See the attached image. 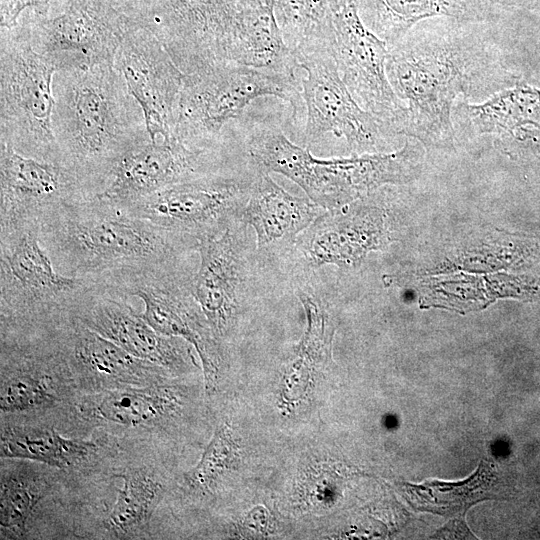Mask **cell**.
I'll use <instances>...</instances> for the list:
<instances>
[{
	"label": "cell",
	"instance_id": "6da1fadb",
	"mask_svg": "<svg viewBox=\"0 0 540 540\" xmlns=\"http://www.w3.org/2000/svg\"><path fill=\"white\" fill-rule=\"evenodd\" d=\"M425 21L388 48L386 74L406 107L401 135L448 147L455 138L457 98L488 99L518 80L496 44L475 28L480 23L446 17Z\"/></svg>",
	"mask_w": 540,
	"mask_h": 540
},
{
	"label": "cell",
	"instance_id": "7a4b0ae2",
	"mask_svg": "<svg viewBox=\"0 0 540 540\" xmlns=\"http://www.w3.org/2000/svg\"><path fill=\"white\" fill-rule=\"evenodd\" d=\"M52 87L60 162L98 194L121 158L150 139L144 113L112 62L57 70Z\"/></svg>",
	"mask_w": 540,
	"mask_h": 540
},
{
	"label": "cell",
	"instance_id": "3957f363",
	"mask_svg": "<svg viewBox=\"0 0 540 540\" xmlns=\"http://www.w3.org/2000/svg\"><path fill=\"white\" fill-rule=\"evenodd\" d=\"M40 242L60 273L101 281L181 263L195 243L94 195L66 203L39 223Z\"/></svg>",
	"mask_w": 540,
	"mask_h": 540
},
{
	"label": "cell",
	"instance_id": "277c9868",
	"mask_svg": "<svg viewBox=\"0 0 540 540\" xmlns=\"http://www.w3.org/2000/svg\"><path fill=\"white\" fill-rule=\"evenodd\" d=\"M264 96L287 101L294 119L304 105L296 72L229 64L185 74L173 136L193 149L227 153V126Z\"/></svg>",
	"mask_w": 540,
	"mask_h": 540
},
{
	"label": "cell",
	"instance_id": "5b68a950",
	"mask_svg": "<svg viewBox=\"0 0 540 540\" xmlns=\"http://www.w3.org/2000/svg\"><path fill=\"white\" fill-rule=\"evenodd\" d=\"M96 282L56 270L40 242L39 224L0 229V304L4 325L34 327L63 319Z\"/></svg>",
	"mask_w": 540,
	"mask_h": 540
},
{
	"label": "cell",
	"instance_id": "8992f818",
	"mask_svg": "<svg viewBox=\"0 0 540 540\" xmlns=\"http://www.w3.org/2000/svg\"><path fill=\"white\" fill-rule=\"evenodd\" d=\"M56 71L20 27L1 29L0 142L24 156L61 164L52 124Z\"/></svg>",
	"mask_w": 540,
	"mask_h": 540
},
{
	"label": "cell",
	"instance_id": "52a82bcc",
	"mask_svg": "<svg viewBox=\"0 0 540 540\" xmlns=\"http://www.w3.org/2000/svg\"><path fill=\"white\" fill-rule=\"evenodd\" d=\"M259 0H119L152 32L184 74L229 65L235 25Z\"/></svg>",
	"mask_w": 540,
	"mask_h": 540
},
{
	"label": "cell",
	"instance_id": "ba28073f",
	"mask_svg": "<svg viewBox=\"0 0 540 540\" xmlns=\"http://www.w3.org/2000/svg\"><path fill=\"white\" fill-rule=\"evenodd\" d=\"M256 174L244 177L226 166L124 207L198 245L203 239L221 234L239 219Z\"/></svg>",
	"mask_w": 540,
	"mask_h": 540
},
{
	"label": "cell",
	"instance_id": "9c48e42d",
	"mask_svg": "<svg viewBox=\"0 0 540 540\" xmlns=\"http://www.w3.org/2000/svg\"><path fill=\"white\" fill-rule=\"evenodd\" d=\"M192 275L179 263L118 274L98 282L128 298H140L144 304L142 316L157 332L190 343L202 361L207 390H212L219 371V348L191 294Z\"/></svg>",
	"mask_w": 540,
	"mask_h": 540
},
{
	"label": "cell",
	"instance_id": "30bf717a",
	"mask_svg": "<svg viewBox=\"0 0 540 540\" xmlns=\"http://www.w3.org/2000/svg\"><path fill=\"white\" fill-rule=\"evenodd\" d=\"M136 23L117 0H61L51 16L17 27L60 70L113 63L125 34Z\"/></svg>",
	"mask_w": 540,
	"mask_h": 540
},
{
	"label": "cell",
	"instance_id": "8fae6325",
	"mask_svg": "<svg viewBox=\"0 0 540 540\" xmlns=\"http://www.w3.org/2000/svg\"><path fill=\"white\" fill-rule=\"evenodd\" d=\"M306 75L300 79L306 108V147L327 133L343 137L352 155L378 153L395 136L391 128L363 109L343 82L332 49L297 59Z\"/></svg>",
	"mask_w": 540,
	"mask_h": 540
},
{
	"label": "cell",
	"instance_id": "7c38bea8",
	"mask_svg": "<svg viewBox=\"0 0 540 540\" xmlns=\"http://www.w3.org/2000/svg\"><path fill=\"white\" fill-rule=\"evenodd\" d=\"M418 173L414 149L405 144L396 152L366 153L349 158L320 159L298 147L285 177L296 183L325 210L341 208L389 183L408 181Z\"/></svg>",
	"mask_w": 540,
	"mask_h": 540
},
{
	"label": "cell",
	"instance_id": "4fadbf2b",
	"mask_svg": "<svg viewBox=\"0 0 540 540\" xmlns=\"http://www.w3.org/2000/svg\"><path fill=\"white\" fill-rule=\"evenodd\" d=\"M332 48L340 76L355 100L401 135L406 107L386 74L388 46L364 24L356 0H346L335 13Z\"/></svg>",
	"mask_w": 540,
	"mask_h": 540
},
{
	"label": "cell",
	"instance_id": "5bb4252c",
	"mask_svg": "<svg viewBox=\"0 0 540 540\" xmlns=\"http://www.w3.org/2000/svg\"><path fill=\"white\" fill-rule=\"evenodd\" d=\"M113 64L144 113L150 139L174 137L185 74L157 37L136 23L125 34Z\"/></svg>",
	"mask_w": 540,
	"mask_h": 540
},
{
	"label": "cell",
	"instance_id": "9a60e30c",
	"mask_svg": "<svg viewBox=\"0 0 540 540\" xmlns=\"http://www.w3.org/2000/svg\"><path fill=\"white\" fill-rule=\"evenodd\" d=\"M227 153L190 148L175 137L151 139L127 152L96 194L125 206L169 186L227 166Z\"/></svg>",
	"mask_w": 540,
	"mask_h": 540
},
{
	"label": "cell",
	"instance_id": "2e32d148",
	"mask_svg": "<svg viewBox=\"0 0 540 540\" xmlns=\"http://www.w3.org/2000/svg\"><path fill=\"white\" fill-rule=\"evenodd\" d=\"M89 193L66 166L24 156L0 142V229L39 224Z\"/></svg>",
	"mask_w": 540,
	"mask_h": 540
},
{
	"label": "cell",
	"instance_id": "e0dca14e",
	"mask_svg": "<svg viewBox=\"0 0 540 540\" xmlns=\"http://www.w3.org/2000/svg\"><path fill=\"white\" fill-rule=\"evenodd\" d=\"M128 299L97 281L71 316L140 360L169 370L187 367L191 358L178 337L157 332Z\"/></svg>",
	"mask_w": 540,
	"mask_h": 540
},
{
	"label": "cell",
	"instance_id": "ac0fdd59",
	"mask_svg": "<svg viewBox=\"0 0 540 540\" xmlns=\"http://www.w3.org/2000/svg\"><path fill=\"white\" fill-rule=\"evenodd\" d=\"M236 229L232 224L221 234L198 242L200 262L189 283L215 336L231 328L244 296V258Z\"/></svg>",
	"mask_w": 540,
	"mask_h": 540
},
{
	"label": "cell",
	"instance_id": "d6986e66",
	"mask_svg": "<svg viewBox=\"0 0 540 540\" xmlns=\"http://www.w3.org/2000/svg\"><path fill=\"white\" fill-rule=\"evenodd\" d=\"M381 211L374 207L326 210L300 234L298 249L309 266H350L385 241Z\"/></svg>",
	"mask_w": 540,
	"mask_h": 540
},
{
	"label": "cell",
	"instance_id": "ffe728a7",
	"mask_svg": "<svg viewBox=\"0 0 540 540\" xmlns=\"http://www.w3.org/2000/svg\"><path fill=\"white\" fill-rule=\"evenodd\" d=\"M67 363L98 382H157L160 366L140 360L69 315L45 326Z\"/></svg>",
	"mask_w": 540,
	"mask_h": 540
},
{
	"label": "cell",
	"instance_id": "44dd1931",
	"mask_svg": "<svg viewBox=\"0 0 540 540\" xmlns=\"http://www.w3.org/2000/svg\"><path fill=\"white\" fill-rule=\"evenodd\" d=\"M325 211L309 198L290 194L258 169L239 220L253 228L259 250L275 251L293 244Z\"/></svg>",
	"mask_w": 540,
	"mask_h": 540
},
{
	"label": "cell",
	"instance_id": "7402d4cb",
	"mask_svg": "<svg viewBox=\"0 0 540 540\" xmlns=\"http://www.w3.org/2000/svg\"><path fill=\"white\" fill-rule=\"evenodd\" d=\"M359 15L388 48L418 23L436 17L463 22L495 20L502 8L490 0H356Z\"/></svg>",
	"mask_w": 540,
	"mask_h": 540
},
{
	"label": "cell",
	"instance_id": "603a6c76",
	"mask_svg": "<svg viewBox=\"0 0 540 540\" xmlns=\"http://www.w3.org/2000/svg\"><path fill=\"white\" fill-rule=\"evenodd\" d=\"M455 137L511 134L526 127L540 128V89L517 82L480 103L455 102L452 109Z\"/></svg>",
	"mask_w": 540,
	"mask_h": 540
},
{
	"label": "cell",
	"instance_id": "cb8c5ba5",
	"mask_svg": "<svg viewBox=\"0 0 540 540\" xmlns=\"http://www.w3.org/2000/svg\"><path fill=\"white\" fill-rule=\"evenodd\" d=\"M275 0H259L237 20L229 50V64L296 72L299 67L278 24Z\"/></svg>",
	"mask_w": 540,
	"mask_h": 540
},
{
	"label": "cell",
	"instance_id": "d4e9b609",
	"mask_svg": "<svg viewBox=\"0 0 540 540\" xmlns=\"http://www.w3.org/2000/svg\"><path fill=\"white\" fill-rule=\"evenodd\" d=\"M176 408L175 394L163 386L107 389L86 397L78 405L86 419L125 426L156 424Z\"/></svg>",
	"mask_w": 540,
	"mask_h": 540
},
{
	"label": "cell",
	"instance_id": "484cf974",
	"mask_svg": "<svg viewBox=\"0 0 540 540\" xmlns=\"http://www.w3.org/2000/svg\"><path fill=\"white\" fill-rule=\"evenodd\" d=\"M346 0H275L285 43L298 58L333 49L334 15Z\"/></svg>",
	"mask_w": 540,
	"mask_h": 540
},
{
	"label": "cell",
	"instance_id": "4316f807",
	"mask_svg": "<svg viewBox=\"0 0 540 540\" xmlns=\"http://www.w3.org/2000/svg\"><path fill=\"white\" fill-rule=\"evenodd\" d=\"M1 457L22 458L59 468L75 466L96 451L90 441L70 439L53 428L35 425H3Z\"/></svg>",
	"mask_w": 540,
	"mask_h": 540
},
{
	"label": "cell",
	"instance_id": "83f0119b",
	"mask_svg": "<svg viewBox=\"0 0 540 540\" xmlns=\"http://www.w3.org/2000/svg\"><path fill=\"white\" fill-rule=\"evenodd\" d=\"M123 485L105 519L106 528L124 535L147 523L164 493V487L148 469H128L117 475Z\"/></svg>",
	"mask_w": 540,
	"mask_h": 540
},
{
	"label": "cell",
	"instance_id": "f1b7e54d",
	"mask_svg": "<svg viewBox=\"0 0 540 540\" xmlns=\"http://www.w3.org/2000/svg\"><path fill=\"white\" fill-rule=\"evenodd\" d=\"M495 479L492 463L482 461L467 480L455 484L437 481L407 485L415 506L443 515L462 514L472 504L484 499Z\"/></svg>",
	"mask_w": 540,
	"mask_h": 540
},
{
	"label": "cell",
	"instance_id": "f546056e",
	"mask_svg": "<svg viewBox=\"0 0 540 540\" xmlns=\"http://www.w3.org/2000/svg\"><path fill=\"white\" fill-rule=\"evenodd\" d=\"M49 490L44 478L25 471L2 472L0 525L2 535L23 534L38 503Z\"/></svg>",
	"mask_w": 540,
	"mask_h": 540
},
{
	"label": "cell",
	"instance_id": "4dcf8cb0",
	"mask_svg": "<svg viewBox=\"0 0 540 540\" xmlns=\"http://www.w3.org/2000/svg\"><path fill=\"white\" fill-rule=\"evenodd\" d=\"M234 441L227 426H220L204 451L198 465L187 473L186 483L198 490L208 489L229 467L234 452Z\"/></svg>",
	"mask_w": 540,
	"mask_h": 540
},
{
	"label": "cell",
	"instance_id": "1f68e13d",
	"mask_svg": "<svg viewBox=\"0 0 540 540\" xmlns=\"http://www.w3.org/2000/svg\"><path fill=\"white\" fill-rule=\"evenodd\" d=\"M61 0H0V27L13 29L21 24L54 14Z\"/></svg>",
	"mask_w": 540,
	"mask_h": 540
},
{
	"label": "cell",
	"instance_id": "d6a6232c",
	"mask_svg": "<svg viewBox=\"0 0 540 540\" xmlns=\"http://www.w3.org/2000/svg\"><path fill=\"white\" fill-rule=\"evenodd\" d=\"M500 7H520L533 9L540 6V0H490Z\"/></svg>",
	"mask_w": 540,
	"mask_h": 540
}]
</instances>
